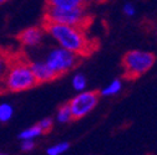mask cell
Returning a JSON list of instances; mask_svg holds the SVG:
<instances>
[{
	"mask_svg": "<svg viewBox=\"0 0 157 155\" xmlns=\"http://www.w3.org/2000/svg\"><path fill=\"white\" fill-rule=\"evenodd\" d=\"M120 88H121V82H120L119 80H116V81H113L110 86H107L105 89H102L101 94H102V96H111V94H115V93L119 92Z\"/></svg>",
	"mask_w": 157,
	"mask_h": 155,
	"instance_id": "cell-14",
	"label": "cell"
},
{
	"mask_svg": "<svg viewBox=\"0 0 157 155\" xmlns=\"http://www.w3.org/2000/svg\"><path fill=\"white\" fill-rule=\"evenodd\" d=\"M81 61H82V57L61 47V49L52 50L49 53L45 62L57 74V77H61L69 71H71L72 68H75L77 65H80Z\"/></svg>",
	"mask_w": 157,
	"mask_h": 155,
	"instance_id": "cell-5",
	"label": "cell"
},
{
	"mask_svg": "<svg viewBox=\"0 0 157 155\" xmlns=\"http://www.w3.org/2000/svg\"><path fill=\"white\" fill-rule=\"evenodd\" d=\"M69 143H60V144H56L51 148L48 149V155H61L64 151H66L69 149Z\"/></svg>",
	"mask_w": 157,
	"mask_h": 155,
	"instance_id": "cell-13",
	"label": "cell"
},
{
	"mask_svg": "<svg viewBox=\"0 0 157 155\" xmlns=\"http://www.w3.org/2000/svg\"><path fill=\"white\" fill-rule=\"evenodd\" d=\"M30 70L37 85L52 82L59 78L57 74L46 65V62H30Z\"/></svg>",
	"mask_w": 157,
	"mask_h": 155,
	"instance_id": "cell-7",
	"label": "cell"
},
{
	"mask_svg": "<svg viewBox=\"0 0 157 155\" xmlns=\"http://www.w3.org/2000/svg\"><path fill=\"white\" fill-rule=\"evenodd\" d=\"M35 146V143L33 142V139H24L21 143V150L23 151H30L33 150Z\"/></svg>",
	"mask_w": 157,
	"mask_h": 155,
	"instance_id": "cell-17",
	"label": "cell"
},
{
	"mask_svg": "<svg viewBox=\"0 0 157 155\" xmlns=\"http://www.w3.org/2000/svg\"><path fill=\"white\" fill-rule=\"evenodd\" d=\"M57 121L60 123H69L70 121H72V115H71L69 104H64L60 107V109L57 112Z\"/></svg>",
	"mask_w": 157,
	"mask_h": 155,
	"instance_id": "cell-12",
	"label": "cell"
},
{
	"mask_svg": "<svg viewBox=\"0 0 157 155\" xmlns=\"http://www.w3.org/2000/svg\"><path fill=\"white\" fill-rule=\"evenodd\" d=\"M0 155H6V154H3V153H0Z\"/></svg>",
	"mask_w": 157,
	"mask_h": 155,
	"instance_id": "cell-22",
	"label": "cell"
},
{
	"mask_svg": "<svg viewBox=\"0 0 157 155\" xmlns=\"http://www.w3.org/2000/svg\"><path fill=\"white\" fill-rule=\"evenodd\" d=\"M43 20L64 24L81 29L84 31H89L94 24L95 17L85 9H60V8L45 6Z\"/></svg>",
	"mask_w": 157,
	"mask_h": 155,
	"instance_id": "cell-3",
	"label": "cell"
},
{
	"mask_svg": "<svg viewBox=\"0 0 157 155\" xmlns=\"http://www.w3.org/2000/svg\"><path fill=\"white\" fill-rule=\"evenodd\" d=\"M6 2H9V0H0V5H2V4H5Z\"/></svg>",
	"mask_w": 157,
	"mask_h": 155,
	"instance_id": "cell-21",
	"label": "cell"
},
{
	"mask_svg": "<svg viewBox=\"0 0 157 155\" xmlns=\"http://www.w3.org/2000/svg\"><path fill=\"white\" fill-rule=\"evenodd\" d=\"M72 86L77 91H82L86 86V80H85V77L84 74H77L74 77V80H72Z\"/></svg>",
	"mask_w": 157,
	"mask_h": 155,
	"instance_id": "cell-15",
	"label": "cell"
},
{
	"mask_svg": "<svg viewBox=\"0 0 157 155\" xmlns=\"http://www.w3.org/2000/svg\"><path fill=\"white\" fill-rule=\"evenodd\" d=\"M156 56L151 52L132 50L124 55L121 60L122 77L127 81H135L145 74L155 63Z\"/></svg>",
	"mask_w": 157,
	"mask_h": 155,
	"instance_id": "cell-4",
	"label": "cell"
},
{
	"mask_svg": "<svg viewBox=\"0 0 157 155\" xmlns=\"http://www.w3.org/2000/svg\"><path fill=\"white\" fill-rule=\"evenodd\" d=\"M3 68H4V61L2 60V57H0V73L3 72Z\"/></svg>",
	"mask_w": 157,
	"mask_h": 155,
	"instance_id": "cell-19",
	"label": "cell"
},
{
	"mask_svg": "<svg viewBox=\"0 0 157 155\" xmlns=\"http://www.w3.org/2000/svg\"><path fill=\"white\" fill-rule=\"evenodd\" d=\"M99 98H100V92H97V91L84 92L76 96L75 98H72L69 103L72 119L77 121L85 117L87 113H90L96 107L97 102H99Z\"/></svg>",
	"mask_w": 157,
	"mask_h": 155,
	"instance_id": "cell-6",
	"label": "cell"
},
{
	"mask_svg": "<svg viewBox=\"0 0 157 155\" xmlns=\"http://www.w3.org/2000/svg\"><path fill=\"white\" fill-rule=\"evenodd\" d=\"M37 83L30 70V61L25 57H14L9 62L5 77V87L9 92H23L35 87Z\"/></svg>",
	"mask_w": 157,
	"mask_h": 155,
	"instance_id": "cell-2",
	"label": "cell"
},
{
	"mask_svg": "<svg viewBox=\"0 0 157 155\" xmlns=\"http://www.w3.org/2000/svg\"><path fill=\"white\" fill-rule=\"evenodd\" d=\"M92 5L91 0H45V6L60 9H85Z\"/></svg>",
	"mask_w": 157,
	"mask_h": 155,
	"instance_id": "cell-9",
	"label": "cell"
},
{
	"mask_svg": "<svg viewBox=\"0 0 157 155\" xmlns=\"http://www.w3.org/2000/svg\"><path fill=\"white\" fill-rule=\"evenodd\" d=\"M44 34L45 31L43 30V27L33 26V27H28L23 30L17 35V40L24 46H36L41 42Z\"/></svg>",
	"mask_w": 157,
	"mask_h": 155,
	"instance_id": "cell-8",
	"label": "cell"
},
{
	"mask_svg": "<svg viewBox=\"0 0 157 155\" xmlns=\"http://www.w3.org/2000/svg\"><path fill=\"white\" fill-rule=\"evenodd\" d=\"M92 4H105L107 0H91Z\"/></svg>",
	"mask_w": 157,
	"mask_h": 155,
	"instance_id": "cell-18",
	"label": "cell"
},
{
	"mask_svg": "<svg viewBox=\"0 0 157 155\" xmlns=\"http://www.w3.org/2000/svg\"><path fill=\"white\" fill-rule=\"evenodd\" d=\"M41 27L46 34L52 36L63 49L76 53L82 59L92 56L100 49L99 38L90 37L87 31L81 29L45 20H43Z\"/></svg>",
	"mask_w": 157,
	"mask_h": 155,
	"instance_id": "cell-1",
	"label": "cell"
},
{
	"mask_svg": "<svg viewBox=\"0 0 157 155\" xmlns=\"http://www.w3.org/2000/svg\"><path fill=\"white\" fill-rule=\"evenodd\" d=\"M14 114V109L9 103H3L0 104V122L2 123H6L11 119Z\"/></svg>",
	"mask_w": 157,
	"mask_h": 155,
	"instance_id": "cell-11",
	"label": "cell"
},
{
	"mask_svg": "<svg viewBox=\"0 0 157 155\" xmlns=\"http://www.w3.org/2000/svg\"><path fill=\"white\" fill-rule=\"evenodd\" d=\"M125 10H126V13H128V14H132V13H133V10H132V8H131V6H127Z\"/></svg>",
	"mask_w": 157,
	"mask_h": 155,
	"instance_id": "cell-20",
	"label": "cell"
},
{
	"mask_svg": "<svg viewBox=\"0 0 157 155\" xmlns=\"http://www.w3.org/2000/svg\"><path fill=\"white\" fill-rule=\"evenodd\" d=\"M41 134H43L41 129L39 128V125L36 124L34 127H30V128L23 130L20 133V135H19V138H20L21 140H24V139H34V138L39 137V135H41Z\"/></svg>",
	"mask_w": 157,
	"mask_h": 155,
	"instance_id": "cell-10",
	"label": "cell"
},
{
	"mask_svg": "<svg viewBox=\"0 0 157 155\" xmlns=\"http://www.w3.org/2000/svg\"><path fill=\"white\" fill-rule=\"evenodd\" d=\"M37 125H39V128L41 129L43 134H46V133H49V132L51 130V128H52V121H51L50 118H45V119H43V121L39 122Z\"/></svg>",
	"mask_w": 157,
	"mask_h": 155,
	"instance_id": "cell-16",
	"label": "cell"
}]
</instances>
